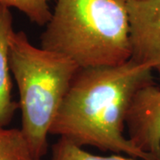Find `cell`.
Returning a JSON list of instances; mask_svg holds the SVG:
<instances>
[{"instance_id":"obj_1","label":"cell","mask_w":160,"mask_h":160,"mask_svg":"<svg viewBox=\"0 0 160 160\" xmlns=\"http://www.w3.org/2000/svg\"><path fill=\"white\" fill-rule=\"evenodd\" d=\"M154 69L131 59L110 67L79 68L50 130L84 148L152 160L125 135L126 118L136 92L154 83Z\"/></svg>"},{"instance_id":"obj_2","label":"cell","mask_w":160,"mask_h":160,"mask_svg":"<svg viewBox=\"0 0 160 160\" xmlns=\"http://www.w3.org/2000/svg\"><path fill=\"white\" fill-rule=\"evenodd\" d=\"M128 0H57L40 47L79 68L110 67L131 59Z\"/></svg>"},{"instance_id":"obj_3","label":"cell","mask_w":160,"mask_h":160,"mask_svg":"<svg viewBox=\"0 0 160 160\" xmlns=\"http://www.w3.org/2000/svg\"><path fill=\"white\" fill-rule=\"evenodd\" d=\"M9 64L20 95L21 130L32 153L42 160L53 121L79 67L62 54L33 46L23 31L12 33Z\"/></svg>"},{"instance_id":"obj_4","label":"cell","mask_w":160,"mask_h":160,"mask_svg":"<svg viewBox=\"0 0 160 160\" xmlns=\"http://www.w3.org/2000/svg\"><path fill=\"white\" fill-rule=\"evenodd\" d=\"M160 78V68L158 69ZM127 138L152 160H160V86L155 83L140 88L126 115Z\"/></svg>"},{"instance_id":"obj_5","label":"cell","mask_w":160,"mask_h":160,"mask_svg":"<svg viewBox=\"0 0 160 160\" xmlns=\"http://www.w3.org/2000/svg\"><path fill=\"white\" fill-rule=\"evenodd\" d=\"M131 60L160 68V0H128Z\"/></svg>"},{"instance_id":"obj_6","label":"cell","mask_w":160,"mask_h":160,"mask_svg":"<svg viewBox=\"0 0 160 160\" xmlns=\"http://www.w3.org/2000/svg\"><path fill=\"white\" fill-rule=\"evenodd\" d=\"M12 29V16L7 6L0 4V126L6 127L19 109L12 98L11 69L9 64V41Z\"/></svg>"},{"instance_id":"obj_7","label":"cell","mask_w":160,"mask_h":160,"mask_svg":"<svg viewBox=\"0 0 160 160\" xmlns=\"http://www.w3.org/2000/svg\"><path fill=\"white\" fill-rule=\"evenodd\" d=\"M0 160H39L32 153L22 132L0 126Z\"/></svg>"},{"instance_id":"obj_8","label":"cell","mask_w":160,"mask_h":160,"mask_svg":"<svg viewBox=\"0 0 160 160\" xmlns=\"http://www.w3.org/2000/svg\"><path fill=\"white\" fill-rule=\"evenodd\" d=\"M51 160H144L121 154L100 156L92 154L64 138H59L52 146Z\"/></svg>"},{"instance_id":"obj_9","label":"cell","mask_w":160,"mask_h":160,"mask_svg":"<svg viewBox=\"0 0 160 160\" xmlns=\"http://www.w3.org/2000/svg\"><path fill=\"white\" fill-rule=\"evenodd\" d=\"M51 0H0V4L8 8L14 7L23 12L29 21L39 26H45L50 21Z\"/></svg>"}]
</instances>
